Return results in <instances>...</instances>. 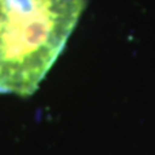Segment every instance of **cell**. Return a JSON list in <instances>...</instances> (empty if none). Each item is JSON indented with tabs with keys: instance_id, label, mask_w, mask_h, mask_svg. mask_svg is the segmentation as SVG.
Segmentation results:
<instances>
[{
	"instance_id": "6da1fadb",
	"label": "cell",
	"mask_w": 155,
	"mask_h": 155,
	"mask_svg": "<svg viewBox=\"0 0 155 155\" xmlns=\"http://www.w3.org/2000/svg\"><path fill=\"white\" fill-rule=\"evenodd\" d=\"M84 8L85 0H0V94L35 93Z\"/></svg>"
}]
</instances>
